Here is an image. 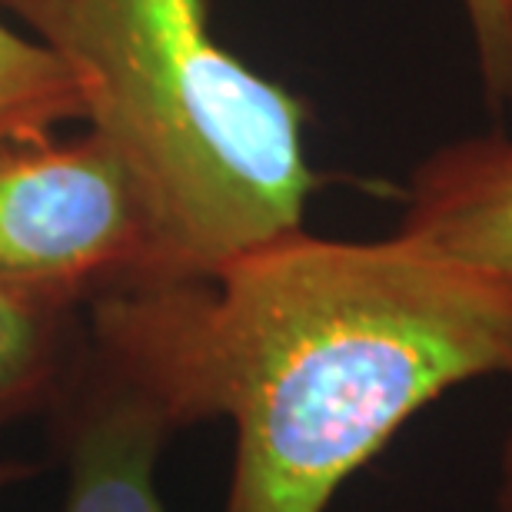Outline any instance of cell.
Returning a JSON list of instances; mask_svg holds the SVG:
<instances>
[{"mask_svg":"<svg viewBox=\"0 0 512 512\" xmlns=\"http://www.w3.org/2000/svg\"><path fill=\"white\" fill-rule=\"evenodd\" d=\"M90 346L177 429L233 423L223 512H330L336 493L446 393L512 380V293L399 227L296 230L207 280L87 303Z\"/></svg>","mask_w":512,"mask_h":512,"instance_id":"cell-1","label":"cell"},{"mask_svg":"<svg viewBox=\"0 0 512 512\" xmlns=\"http://www.w3.org/2000/svg\"><path fill=\"white\" fill-rule=\"evenodd\" d=\"M84 87L90 133L137 180L147 283L207 280L303 230L320 177L306 104L217 44L207 0H0ZM143 286V283H140Z\"/></svg>","mask_w":512,"mask_h":512,"instance_id":"cell-2","label":"cell"},{"mask_svg":"<svg viewBox=\"0 0 512 512\" xmlns=\"http://www.w3.org/2000/svg\"><path fill=\"white\" fill-rule=\"evenodd\" d=\"M153 273V223L104 140L0 143V283L87 306Z\"/></svg>","mask_w":512,"mask_h":512,"instance_id":"cell-3","label":"cell"},{"mask_svg":"<svg viewBox=\"0 0 512 512\" xmlns=\"http://www.w3.org/2000/svg\"><path fill=\"white\" fill-rule=\"evenodd\" d=\"M47 413L64 466V512H167L157 466L173 426L90 346L87 330Z\"/></svg>","mask_w":512,"mask_h":512,"instance_id":"cell-4","label":"cell"},{"mask_svg":"<svg viewBox=\"0 0 512 512\" xmlns=\"http://www.w3.org/2000/svg\"><path fill=\"white\" fill-rule=\"evenodd\" d=\"M403 230L483 266L512 293V137L469 133L409 173Z\"/></svg>","mask_w":512,"mask_h":512,"instance_id":"cell-5","label":"cell"},{"mask_svg":"<svg viewBox=\"0 0 512 512\" xmlns=\"http://www.w3.org/2000/svg\"><path fill=\"white\" fill-rule=\"evenodd\" d=\"M80 336L84 323L74 306L37 300L0 283V429L47 409Z\"/></svg>","mask_w":512,"mask_h":512,"instance_id":"cell-6","label":"cell"},{"mask_svg":"<svg viewBox=\"0 0 512 512\" xmlns=\"http://www.w3.org/2000/svg\"><path fill=\"white\" fill-rule=\"evenodd\" d=\"M84 87L54 50L0 24V143L50 137L67 120H84Z\"/></svg>","mask_w":512,"mask_h":512,"instance_id":"cell-7","label":"cell"},{"mask_svg":"<svg viewBox=\"0 0 512 512\" xmlns=\"http://www.w3.org/2000/svg\"><path fill=\"white\" fill-rule=\"evenodd\" d=\"M473 37L476 70L493 107H512V4L509 0H459Z\"/></svg>","mask_w":512,"mask_h":512,"instance_id":"cell-8","label":"cell"},{"mask_svg":"<svg viewBox=\"0 0 512 512\" xmlns=\"http://www.w3.org/2000/svg\"><path fill=\"white\" fill-rule=\"evenodd\" d=\"M496 512H512V426L506 429L496 463Z\"/></svg>","mask_w":512,"mask_h":512,"instance_id":"cell-9","label":"cell"},{"mask_svg":"<svg viewBox=\"0 0 512 512\" xmlns=\"http://www.w3.org/2000/svg\"><path fill=\"white\" fill-rule=\"evenodd\" d=\"M27 476H34V466H24V463H4L0 459V493L10 486H17L20 479H27Z\"/></svg>","mask_w":512,"mask_h":512,"instance_id":"cell-10","label":"cell"},{"mask_svg":"<svg viewBox=\"0 0 512 512\" xmlns=\"http://www.w3.org/2000/svg\"><path fill=\"white\" fill-rule=\"evenodd\" d=\"M509 4H512V0H509Z\"/></svg>","mask_w":512,"mask_h":512,"instance_id":"cell-11","label":"cell"}]
</instances>
